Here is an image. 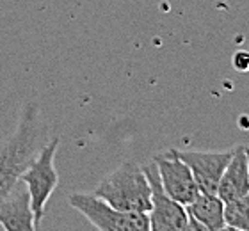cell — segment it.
I'll use <instances>...</instances> for the list:
<instances>
[{"label": "cell", "mask_w": 249, "mask_h": 231, "mask_svg": "<svg viewBox=\"0 0 249 231\" xmlns=\"http://www.w3.org/2000/svg\"><path fill=\"white\" fill-rule=\"evenodd\" d=\"M45 130L47 128L39 118L37 107L29 103L21 112L13 137L4 146H0V199L15 189L23 171L31 165L43 144L47 142Z\"/></svg>", "instance_id": "6da1fadb"}, {"label": "cell", "mask_w": 249, "mask_h": 231, "mask_svg": "<svg viewBox=\"0 0 249 231\" xmlns=\"http://www.w3.org/2000/svg\"><path fill=\"white\" fill-rule=\"evenodd\" d=\"M94 195L121 212L148 213L151 208V187L144 171L135 162H124L94 189Z\"/></svg>", "instance_id": "7a4b0ae2"}, {"label": "cell", "mask_w": 249, "mask_h": 231, "mask_svg": "<svg viewBox=\"0 0 249 231\" xmlns=\"http://www.w3.org/2000/svg\"><path fill=\"white\" fill-rule=\"evenodd\" d=\"M59 148V137H53L52 141L43 144L36 159L32 160L31 165L23 171L20 181L25 183L29 195H31V208L34 213V228L39 230L45 217V206H47L50 195L57 189L59 175L55 171L53 160Z\"/></svg>", "instance_id": "3957f363"}, {"label": "cell", "mask_w": 249, "mask_h": 231, "mask_svg": "<svg viewBox=\"0 0 249 231\" xmlns=\"http://www.w3.org/2000/svg\"><path fill=\"white\" fill-rule=\"evenodd\" d=\"M70 205L100 231H150L148 213L121 212L94 194H71Z\"/></svg>", "instance_id": "277c9868"}, {"label": "cell", "mask_w": 249, "mask_h": 231, "mask_svg": "<svg viewBox=\"0 0 249 231\" xmlns=\"http://www.w3.org/2000/svg\"><path fill=\"white\" fill-rule=\"evenodd\" d=\"M151 187V208L148 212L150 231H189V215L185 206L167 194L160 183L155 162L142 165Z\"/></svg>", "instance_id": "5b68a950"}, {"label": "cell", "mask_w": 249, "mask_h": 231, "mask_svg": "<svg viewBox=\"0 0 249 231\" xmlns=\"http://www.w3.org/2000/svg\"><path fill=\"white\" fill-rule=\"evenodd\" d=\"M155 165L160 176L162 187L175 201L187 206L199 194L197 183L189 165L182 159H178V155L173 149L167 155L155 157Z\"/></svg>", "instance_id": "8992f818"}, {"label": "cell", "mask_w": 249, "mask_h": 231, "mask_svg": "<svg viewBox=\"0 0 249 231\" xmlns=\"http://www.w3.org/2000/svg\"><path fill=\"white\" fill-rule=\"evenodd\" d=\"M182 159L197 183L199 192L217 194L219 180L223 176L233 151H180L173 149Z\"/></svg>", "instance_id": "52a82bcc"}, {"label": "cell", "mask_w": 249, "mask_h": 231, "mask_svg": "<svg viewBox=\"0 0 249 231\" xmlns=\"http://www.w3.org/2000/svg\"><path fill=\"white\" fill-rule=\"evenodd\" d=\"M0 228L5 231H34V213L31 195L20 181L9 194L0 199Z\"/></svg>", "instance_id": "ba28073f"}, {"label": "cell", "mask_w": 249, "mask_h": 231, "mask_svg": "<svg viewBox=\"0 0 249 231\" xmlns=\"http://www.w3.org/2000/svg\"><path fill=\"white\" fill-rule=\"evenodd\" d=\"M189 215V231H221L226 230L224 222V201L217 194L199 192L185 206Z\"/></svg>", "instance_id": "9c48e42d"}, {"label": "cell", "mask_w": 249, "mask_h": 231, "mask_svg": "<svg viewBox=\"0 0 249 231\" xmlns=\"http://www.w3.org/2000/svg\"><path fill=\"white\" fill-rule=\"evenodd\" d=\"M249 192V164L246 146L233 149V157L230 159L221 180H219L217 195L224 203L237 199Z\"/></svg>", "instance_id": "30bf717a"}, {"label": "cell", "mask_w": 249, "mask_h": 231, "mask_svg": "<svg viewBox=\"0 0 249 231\" xmlns=\"http://www.w3.org/2000/svg\"><path fill=\"white\" fill-rule=\"evenodd\" d=\"M224 222L226 230L249 231V192L224 203Z\"/></svg>", "instance_id": "8fae6325"}, {"label": "cell", "mask_w": 249, "mask_h": 231, "mask_svg": "<svg viewBox=\"0 0 249 231\" xmlns=\"http://www.w3.org/2000/svg\"><path fill=\"white\" fill-rule=\"evenodd\" d=\"M233 68L237 71L240 73H246L249 71V50H239L235 52L233 55Z\"/></svg>", "instance_id": "7c38bea8"}, {"label": "cell", "mask_w": 249, "mask_h": 231, "mask_svg": "<svg viewBox=\"0 0 249 231\" xmlns=\"http://www.w3.org/2000/svg\"><path fill=\"white\" fill-rule=\"evenodd\" d=\"M246 155H248V164H249V148H246Z\"/></svg>", "instance_id": "4fadbf2b"}]
</instances>
